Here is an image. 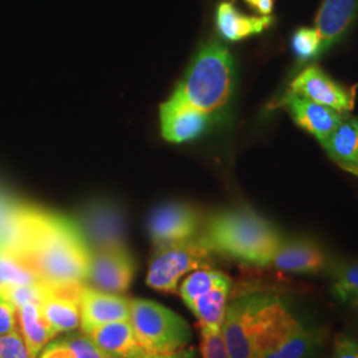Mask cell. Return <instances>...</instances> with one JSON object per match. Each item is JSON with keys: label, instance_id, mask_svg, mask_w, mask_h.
Instances as JSON below:
<instances>
[{"label": "cell", "instance_id": "484cf974", "mask_svg": "<svg viewBox=\"0 0 358 358\" xmlns=\"http://www.w3.org/2000/svg\"><path fill=\"white\" fill-rule=\"evenodd\" d=\"M64 338L73 349L76 358H115L100 349L84 333H72L65 336Z\"/></svg>", "mask_w": 358, "mask_h": 358}, {"label": "cell", "instance_id": "d6986e66", "mask_svg": "<svg viewBox=\"0 0 358 358\" xmlns=\"http://www.w3.org/2000/svg\"><path fill=\"white\" fill-rule=\"evenodd\" d=\"M322 146L338 166L358 177V118L344 117Z\"/></svg>", "mask_w": 358, "mask_h": 358}, {"label": "cell", "instance_id": "8992f818", "mask_svg": "<svg viewBox=\"0 0 358 358\" xmlns=\"http://www.w3.org/2000/svg\"><path fill=\"white\" fill-rule=\"evenodd\" d=\"M73 220L90 252L127 245V215L124 208L112 199L90 201L78 210Z\"/></svg>", "mask_w": 358, "mask_h": 358}, {"label": "cell", "instance_id": "4316f807", "mask_svg": "<svg viewBox=\"0 0 358 358\" xmlns=\"http://www.w3.org/2000/svg\"><path fill=\"white\" fill-rule=\"evenodd\" d=\"M201 355L202 358H230L222 331H201Z\"/></svg>", "mask_w": 358, "mask_h": 358}, {"label": "cell", "instance_id": "3957f363", "mask_svg": "<svg viewBox=\"0 0 358 358\" xmlns=\"http://www.w3.org/2000/svg\"><path fill=\"white\" fill-rule=\"evenodd\" d=\"M236 90V65L230 51L217 40L201 47L173 96L222 120Z\"/></svg>", "mask_w": 358, "mask_h": 358}, {"label": "cell", "instance_id": "e0dca14e", "mask_svg": "<svg viewBox=\"0 0 358 358\" xmlns=\"http://www.w3.org/2000/svg\"><path fill=\"white\" fill-rule=\"evenodd\" d=\"M90 340L115 358H141L148 355L140 345L130 321H115L87 333Z\"/></svg>", "mask_w": 358, "mask_h": 358}, {"label": "cell", "instance_id": "52a82bcc", "mask_svg": "<svg viewBox=\"0 0 358 358\" xmlns=\"http://www.w3.org/2000/svg\"><path fill=\"white\" fill-rule=\"evenodd\" d=\"M136 272L134 259L127 245L100 250L90 254L87 282L106 294H125Z\"/></svg>", "mask_w": 358, "mask_h": 358}, {"label": "cell", "instance_id": "f1b7e54d", "mask_svg": "<svg viewBox=\"0 0 358 358\" xmlns=\"http://www.w3.org/2000/svg\"><path fill=\"white\" fill-rule=\"evenodd\" d=\"M17 331V310L11 303L0 297V336Z\"/></svg>", "mask_w": 358, "mask_h": 358}, {"label": "cell", "instance_id": "2e32d148", "mask_svg": "<svg viewBox=\"0 0 358 358\" xmlns=\"http://www.w3.org/2000/svg\"><path fill=\"white\" fill-rule=\"evenodd\" d=\"M275 19L269 16H248L241 13L232 1H220L215 13V24L220 38L227 41H242L264 32Z\"/></svg>", "mask_w": 358, "mask_h": 358}, {"label": "cell", "instance_id": "d6a6232c", "mask_svg": "<svg viewBox=\"0 0 358 358\" xmlns=\"http://www.w3.org/2000/svg\"><path fill=\"white\" fill-rule=\"evenodd\" d=\"M141 358H196V352L194 349H180L174 353L167 355H145Z\"/></svg>", "mask_w": 358, "mask_h": 358}, {"label": "cell", "instance_id": "1f68e13d", "mask_svg": "<svg viewBox=\"0 0 358 358\" xmlns=\"http://www.w3.org/2000/svg\"><path fill=\"white\" fill-rule=\"evenodd\" d=\"M244 1L260 16H269L273 13L275 0H244Z\"/></svg>", "mask_w": 358, "mask_h": 358}, {"label": "cell", "instance_id": "5bb4252c", "mask_svg": "<svg viewBox=\"0 0 358 358\" xmlns=\"http://www.w3.org/2000/svg\"><path fill=\"white\" fill-rule=\"evenodd\" d=\"M316 343L317 334L292 313L256 358H308Z\"/></svg>", "mask_w": 358, "mask_h": 358}, {"label": "cell", "instance_id": "5b68a950", "mask_svg": "<svg viewBox=\"0 0 358 358\" xmlns=\"http://www.w3.org/2000/svg\"><path fill=\"white\" fill-rule=\"evenodd\" d=\"M213 250L201 238L155 245L150 259L146 284L165 292H174L180 279L201 268H210Z\"/></svg>", "mask_w": 358, "mask_h": 358}, {"label": "cell", "instance_id": "9a60e30c", "mask_svg": "<svg viewBox=\"0 0 358 358\" xmlns=\"http://www.w3.org/2000/svg\"><path fill=\"white\" fill-rule=\"evenodd\" d=\"M327 255L319 244L307 239L282 241L268 267L288 273H317L327 267Z\"/></svg>", "mask_w": 358, "mask_h": 358}, {"label": "cell", "instance_id": "9c48e42d", "mask_svg": "<svg viewBox=\"0 0 358 358\" xmlns=\"http://www.w3.org/2000/svg\"><path fill=\"white\" fill-rule=\"evenodd\" d=\"M159 117L162 136L173 143L194 141L220 121L214 115L183 103L176 96H171L161 105Z\"/></svg>", "mask_w": 358, "mask_h": 358}, {"label": "cell", "instance_id": "7a4b0ae2", "mask_svg": "<svg viewBox=\"0 0 358 358\" xmlns=\"http://www.w3.org/2000/svg\"><path fill=\"white\" fill-rule=\"evenodd\" d=\"M213 252L268 267L282 243L278 229L251 210H227L210 217L202 235Z\"/></svg>", "mask_w": 358, "mask_h": 358}, {"label": "cell", "instance_id": "ffe728a7", "mask_svg": "<svg viewBox=\"0 0 358 358\" xmlns=\"http://www.w3.org/2000/svg\"><path fill=\"white\" fill-rule=\"evenodd\" d=\"M17 321L20 334L26 343L32 358H38L43 349L56 336L51 325L44 319L40 304L29 303L17 309Z\"/></svg>", "mask_w": 358, "mask_h": 358}, {"label": "cell", "instance_id": "44dd1931", "mask_svg": "<svg viewBox=\"0 0 358 358\" xmlns=\"http://www.w3.org/2000/svg\"><path fill=\"white\" fill-rule=\"evenodd\" d=\"M40 309L56 334L76 331L80 325V307L77 303L59 299L45 291Z\"/></svg>", "mask_w": 358, "mask_h": 358}, {"label": "cell", "instance_id": "ba28073f", "mask_svg": "<svg viewBox=\"0 0 358 358\" xmlns=\"http://www.w3.org/2000/svg\"><path fill=\"white\" fill-rule=\"evenodd\" d=\"M199 223V214L192 206L166 202L150 213L148 232L154 245L176 243L195 238Z\"/></svg>", "mask_w": 358, "mask_h": 358}, {"label": "cell", "instance_id": "8fae6325", "mask_svg": "<svg viewBox=\"0 0 358 358\" xmlns=\"http://www.w3.org/2000/svg\"><path fill=\"white\" fill-rule=\"evenodd\" d=\"M279 103L292 115L297 125L315 136L321 143L332 134L345 117L332 108L310 101L292 90H288Z\"/></svg>", "mask_w": 358, "mask_h": 358}, {"label": "cell", "instance_id": "83f0119b", "mask_svg": "<svg viewBox=\"0 0 358 358\" xmlns=\"http://www.w3.org/2000/svg\"><path fill=\"white\" fill-rule=\"evenodd\" d=\"M0 358H32L19 331L0 336Z\"/></svg>", "mask_w": 358, "mask_h": 358}, {"label": "cell", "instance_id": "7c38bea8", "mask_svg": "<svg viewBox=\"0 0 358 358\" xmlns=\"http://www.w3.org/2000/svg\"><path fill=\"white\" fill-rule=\"evenodd\" d=\"M80 324L84 334L105 324L130 319L128 299L85 287L80 299Z\"/></svg>", "mask_w": 358, "mask_h": 358}, {"label": "cell", "instance_id": "603a6c76", "mask_svg": "<svg viewBox=\"0 0 358 358\" xmlns=\"http://www.w3.org/2000/svg\"><path fill=\"white\" fill-rule=\"evenodd\" d=\"M331 292L340 303L358 309V264H349L336 271Z\"/></svg>", "mask_w": 358, "mask_h": 358}, {"label": "cell", "instance_id": "4fadbf2b", "mask_svg": "<svg viewBox=\"0 0 358 358\" xmlns=\"http://www.w3.org/2000/svg\"><path fill=\"white\" fill-rule=\"evenodd\" d=\"M357 13L358 0H322L315 27L320 35L322 55L345 38Z\"/></svg>", "mask_w": 358, "mask_h": 358}, {"label": "cell", "instance_id": "4dcf8cb0", "mask_svg": "<svg viewBox=\"0 0 358 358\" xmlns=\"http://www.w3.org/2000/svg\"><path fill=\"white\" fill-rule=\"evenodd\" d=\"M38 358H76L73 349L65 338L55 340L43 349Z\"/></svg>", "mask_w": 358, "mask_h": 358}, {"label": "cell", "instance_id": "7402d4cb", "mask_svg": "<svg viewBox=\"0 0 358 358\" xmlns=\"http://www.w3.org/2000/svg\"><path fill=\"white\" fill-rule=\"evenodd\" d=\"M41 282L38 273L23 259L7 251H0V287Z\"/></svg>", "mask_w": 358, "mask_h": 358}, {"label": "cell", "instance_id": "277c9868", "mask_svg": "<svg viewBox=\"0 0 358 358\" xmlns=\"http://www.w3.org/2000/svg\"><path fill=\"white\" fill-rule=\"evenodd\" d=\"M130 324L148 355H167L185 349L192 340L187 321L159 303L129 300Z\"/></svg>", "mask_w": 358, "mask_h": 358}, {"label": "cell", "instance_id": "6da1fadb", "mask_svg": "<svg viewBox=\"0 0 358 358\" xmlns=\"http://www.w3.org/2000/svg\"><path fill=\"white\" fill-rule=\"evenodd\" d=\"M291 315L275 294H242L229 301L222 333L230 358L257 357Z\"/></svg>", "mask_w": 358, "mask_h": 358}, {"label": "cell", "instance_id": "d4e9b609", "mask_svg": "<svg viewBox=\"0 0 358 358\" xmlns=\"http://www.w3.org/2000/svg\"><path fill=\"white\" fill-rule=\"evenodd\" d=\"M45 294L44 282H32V284H17V285H1L0 297L11 303L16 310L29 303L40 304Z\"/></svg>", "mask_w": 358, "mask_h": 358}, {"label": "cell", "instance_id": "ac0fdd59", "mask_svg": "<svg viewBox=\"0 0 358 358\" xmlns=\"http://www.w3.org/2000/svg\"><path fill=\"white\" fill-rule=\"evenodd\" d=\"M231 287L232 282L227 276L222 282H217L215 287L206 291L205 294H199L190 304H187V308L192 310L199 322L201 331H222Z\"/></svg>", "mask_w": 358, "mask_h": 358}, {"label": "cell", "instance_id": "cb8c5ba5", "mask_svg": "<svg viewBox=\"0 0 358 358\" xmlns=\"http://www.w3.org/2000/svg\"><path fill=\"white\" fill-rule=\"evenodd\" d=\"M291 48L294 57L301 64H307L320 59L322 52L321 38L317 29L309 27H300L296 29L291 38Z\"/></svg>", "mask_w": 358, "mask_h": 358}, {"label": "cell", "instance_id": "f546056e", "mask_svg": "<svg viewBox=\"0 0 358 358\" xmlns=\"http://www.w3.org/2000/svg\"><path fill=\"white\" fill-rule=\"evenodd\" d=\"M332 358H358V344L349 336L340 334L333 344Z\"/></svg>", "mask_w": 358, "mask_h": 358}, {"label": "cell", "instance_id": "30bf717a", "mask_svg": "<svg viewBox=\"0 0 358 358\" xmlns=\"http://www.w3.org/2000/svg\"><path fill=\"white\" fill-rule=\"evenodd\" d=\"M289 90L343 115L349 113L355 106L353 93L324 73L320 66L315 65L308 66L294 77Z\"/></svg>", "mask_w": 358, "mask_h": 358}]
</instances>
